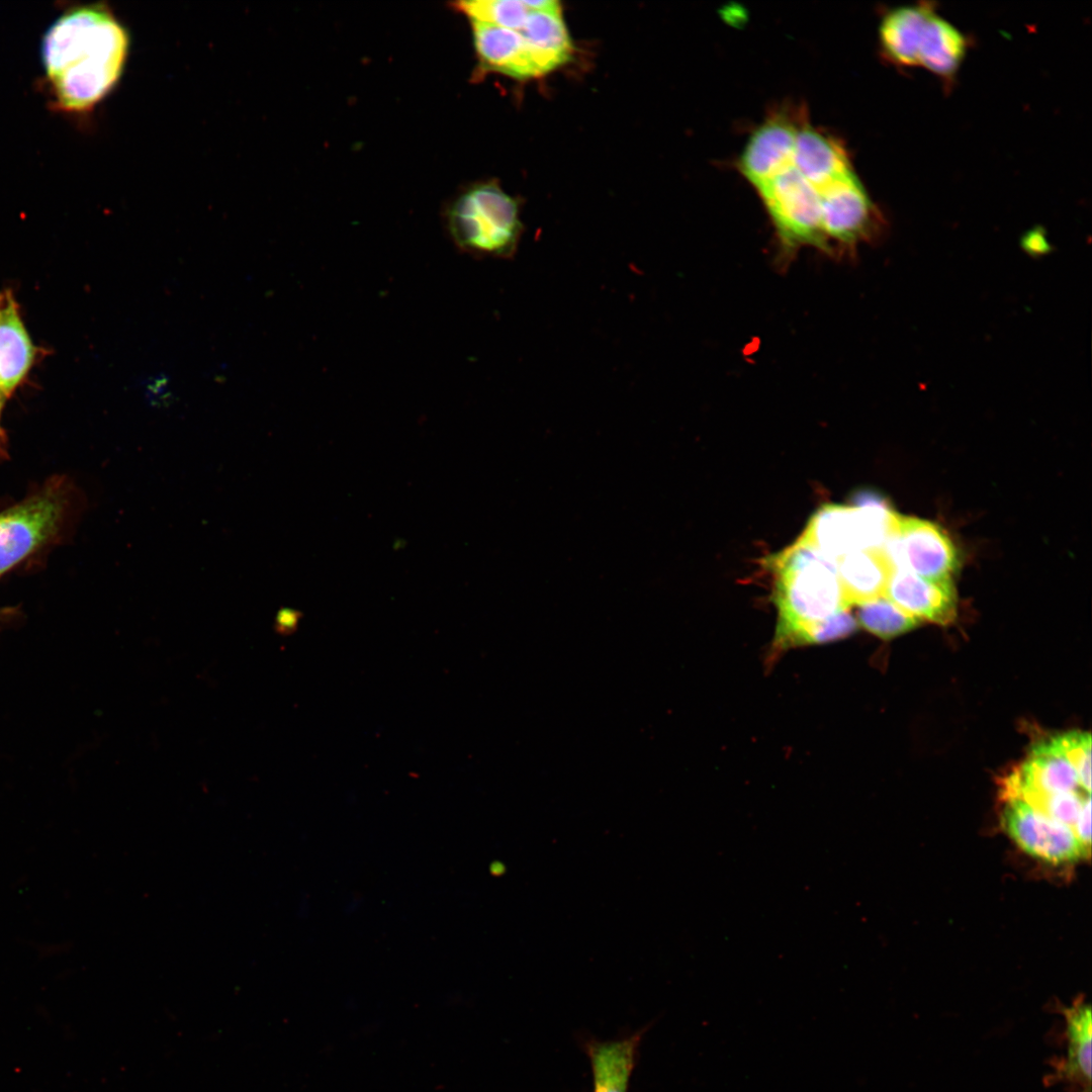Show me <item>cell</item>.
<instances>
[{
    "mask_svg": "<svg viewBox=\"0 0 1092 1092\" xmlns=\"http://www.w3.org/2000/svg\"><path fill=\"white\" fill-rule=\"evenodd\" d=\"M34 347L10 292L0 293V391L9 395L29 371Z\"/></svg>",
    "mask_w": 1092,
    "mask_h": 1092,
    "instance_id": "5bb4252c",
    "label": "cell"
},
{
    "mask_svg": "<svg viewBox=\"0 0 1092 1092\" xmlns=\"http://www.w3.org/2000/svg\"><path fill=\"white\" fill-rule=\"evenodd\" d=\"M1073 830L1080 841L1090 849L1091 844V800L1087 795L1082 804L1080 813L1073 826Z\"/></svg>",
    "mask_w": 1092,
    "mask_h": 1092,
    "instance_id": "4316f807",
    "label": "cell"
},
{
    "mask_svg": "<svg viewBox=\"0 0 1092 1092\" xmlns=\"http://www.w3.org/2000/svg\"><path fill=\"white\" fill-rule=\"evenodd\" d=\"M821 229L829 254L856 252L882 230V216L853 171L819 190Z\"/></svg>",
    "mask_w": 1092,
    "mask_h": 1092,
    "instance_id": "8992f818",
    "label": "cell"
},
{
    "mask_svg": "<svg viewBox=\"0 0 1092 1092\" xmlns=\"http://www.w3.org/2000/svg\"><path fill=\"white\" fill-rule=\"evenodd\" d=\"M1067 1057L1054 1075L1070 1085L1069 1092H1091L1092 1019L1089 1004L1077 1003L1065 1012Z\"/></svg>",
    "mask_w": 1092,
    "mask_h": 1092,
    "instance_id": "e0dca14e",
    "label": "cell"
},
{
    "mask_svg": "<svg viewBox=\"0 0 1092 1092\" xmlns=\"http://www.w3.org/2000/svg\"><path fill=\"white\" fill-rule=\"evenodd\" d=\"M1018 783L1055 794L1077 791V775L1052 739L1036 743L1025 761L1012 774Z\"/></svg>",
    "mask_w": 1092,
    "mask_h": 1092,
    "instance_id": "44dd1931",
    "label": "cell"
},
{
    "mask_svg": "<svg viewBox=\"0 0 1092 1092\" xmlns=\"http://www.w3.org/2000/svg\"><path fill=\"white\" fill-rule=\"evenodd\" d=\"M1001 820L1009 837L1030 856L1053 864L1075 862L1090 854L1073 828L1042 814L1021 799H1005Z\"/></svg>",
    "mask_w": 1092,
    "mask_h": 1092,
    "instance_id": "9c48e42d",
    "label": "cell"
},
{
    "mask_svg": "<svg viewBox=\"0 0 1092 1092\" xmlns=\"http://www.w3.org/2000/svg\"><path fill=\"white\" fill-rule=\"evenodd\" d=\"M1052 741L1074 768L1079 786L1091 792V736L1088 732L1069 731L1051 737Z\"/></svg>",
    "mask_w": 1092,
    "mask_h": 1092,
    "instance_id": "cb8c5ba5",
    "label": "cell"
},
{
    "mask_svg": "<svg viewBox=\"0 0 1092 1092\" xmlns=\"http://www.w3.org/2000/svg\"><path fill=\"white\" fill-rule=\"evenodd\" d=\"M642 1032L643 1030L618 1040L586 1043L585 1052L592 1066L594 1092L628 1091Z\"/></svg>",
    "mask_w": 1092,
    "mask_h": 1092,
    "instance_id": "ac0fdd59",
    "label": "cell"
},
{
    "mask_svg": "<svg viewBox=\"0 0 1092 1092\" xmlns=\"http://www.w3.org/2000/svg\"><path fill=\"white\" fill-rule=\"evenodd\" d=\"M857 628V621L844 610L812 627L802 638L801 644H815L844 638Z\"/></svg>",
    "mask_w": 1092,
    "mask_h": 1092,
    "instance_id": "d4e9b609",
    "label": "cell"
},
{
    "mask_svg": "<svg viewBox=\"0 0 1092 1092\" xmlns=\"http://www.w3.org/2000/svg\"><path fill=\"white\" fill-rule=\"evenodd\" d=\"M756 190L774 225L784 263L803 248L829 254L821 229L819 190L792 163Z\"/></svg>",
    "mask_w": 1092,
    "mask_h": 1092,
    "instance_id": "5b68a950",
    "label": "cell"
},
{
    "mask_svg": "<svg viewBox=\"0 0 1092 1092\" xmlns=\"http://www.w3.org/2000/svg\"><path fill=\"white\" fill-rule=\"evenodd\" d=\"M791 163L818 190L852 171L840 143L806 118L798 127Z\"/></svg>",
    "mask_w": 1092,
    "mask_h": 1092,
    "instance_id": "4fadbf2b",
    "label": "cell"
},
{
    "mask_svg": "<svg viewBox=\"0 0 1092 1092\" xmlns=\"http://www.w3.org/2000/svg\"><path fill=\"white\" fill-rule=\"evenodd\" d=\"M453 6L468 16L470 21L513 30H520L531 12L525 0L459 1Z\"/></svg>",
    "mask_w": 1092,
    "mask_h": 1092,
    "instance_id": "603a6c76",
    "label": "cell"
},
{
    "mask_svg": "<svg viewBox=\"0 0 1092 1092\" xmlns=\"http://www.w3.org/2000/svg\"><path fill=\"white\" fill-rule=\"evenodd\" d=\"M801 111L770 113L752 132L739 158L738 168L755 189L791 164Z\"/></svg>",
    "mask_w": 1092,
    "mask_h": 1092,
    "instance_id": "30bf717a",
    "label": "cell"
},
{
    "mask_svg": "<svg viewBox=\"0 0 1092 1092\" xmlns=\"http://www.w3.org/2000/svg\"><path fill=\"white\" fill-rule=\"evenodd\" d=\"M860 625L871 633L889 639L915 628L920 620L907 614L886 597L858 605Z\"/></svg>",
    "mask_w": 1092,
    "mask_h": 1092,
    "instance_id": "7402d4cb",
    "label": "cell"
},
{
    "mask_svg": "<svg viewBox=\"0 0 1092 1092\" xmlns=\"http://www.w3.org/2000/svg\"><path fill=\"white\" fill-rule=\"evenodd\" d=\"M930 4L891 9L882 18L879 35L888 59L900 66H917L918 50L926 21L933 11Z\"/></svg>",
    "mask_w": 1092,
    "mask_h": 1092,
    "instance_id": "2e32d148",
    "label": "cell"
},
{
    "mask_svg": "<svg viewBox=\"0 0 1092 1092\" xmlns=\"http://www.w3.org/2000/svg\"><path fill=\"white\" fill-rule=\"evenodd\" d=\"M129 35L103 3L73 7L49 28L41 44L46 74L57 105L87 111L119 80Z\"/></svg>",
    "mask_w": 1092,
    "mask_h": 1092,
    "instance_id": "6da1fadb",
    "label": "cell"
},
{
    "mask_svg": "<svg viewBox=\"0 0 1092 1092\" xmlns=\"http://www.w3.org/2000/svg\"><path fill=\"white\" fill-rule=\"evenodd\" d=\"M778 647L800 645L815 625L848 610L836 560L797 540L771 558Z\"/></svg>",
    "mask_w": 1092,
    "mask_h": 1092,
    "instance_id": "7a4b0ae2",
    "label": "cell"
},
{
    "mask_svg": "<svg viewBox=\"0 0 1092 1092\" xmlns=\"http://www.w3.org/2000/svg\"><path fill=\"white\" fill-rule=\"evenodd\" d=\"M65 504L62 487L53 484L0 513V576L56 533Z\"/></svg>",
    "mask_w": 1092,
    "mask_h": 1092,
    "instance_id": "52a82bcc",
    "label": "cell"
},
{
    "mask_svg": "<svg viewBox=\"0 0 1092 1092\" xmlns=\"http://www.w3.org/2000/svg\"><path fill=\"white\" fill-rule=\"evenodd\" d=\"M478 65L484 72L525 80L545 75L536 55L518 30L470 21Z\"/></svg>",
    "mask_w": 1092,
    "mask_h": 1092,
    "instance_id": "7c38bea8",
    "label": "cell"
},
{
    "mask_svg": "<svg viewBox=\"0 0 1092 1092\" xmlns=\"http://www.w3.org/2000/svg\"><path fill=\"white\" fill-rule=\"evenodd\" d=\"M883 550L894 569L922 577H950L959 566L956 547L936 524L897 514L895 527Z\"/></svg>",
    "mask_w": 1092,
    "mask_h": 1092,
    "instance_id": "ba28073f",
    "label": "cell"
},
{
    "mask_svg": "<svg viewBox=\"0 0 1092 1092\" xmlns=\"http://www.w3.org/2000/svg\"><path fill=\"white\" fill-rule=\"evenodd\" d=\"M4 397H5V395L0 391V416H1V410H2V405H3ZM2 439H3V436H2V430H1V427H0V445H1Z\"/></svg>",
    "mask_w": 1092,
    "mask_h": 1092,
    "instance_id": "83f0119b",
    "label": "cell"
},
{
    "mask_svg": "<svg viewBox=\"0 0 1092 1092\" xmlns=\"http://www.w3.org/2000/svg\"><path fill=\"white\" fill-rule=\"evenodd\" d=\"M853 503L823 505L798 539L835 560L852 551L883 548L898 513L872 491L855 494Z\"/></svg>",
    "mask_w": 1092,
    "mask_h": 1092,
    "instance_id": "277c9868",
    "label": "cell"
},
{
    "mask_svg": "<svg viewBox=\"0 0 1092 1092\" xmlns=\"http://www.w3.org/2000/svg\"><path fill=\"white\" fill-rule=\"evenodd\" d=\"M1024 252L1032 257H1039L1051 252L1052 246L1041 228L1028 231L1020 241Z\"/></svg>",
    "mask_w": 1092,
    "mask_h": 1092,
    "instance_id": "484cf974",
    "label": "cell"
},
{
    "mask_svg": "<svg viewBox=\"0 0 1092 1092\" xmlns=\"http://www.w3.org/2000/svg\"><path fill=\"white\" fill-rule=\"evenodd\" d=\"M884 597L919 620L947 625L957 615V595L950 577L927 578L894 569Z\"/></svg>",
    "mask_w": 1092,
    "mask_h": 1092,
    "instance_id": "8fae6325",
    "label": "cell"
},
{
    "mask_svg": "<svg viewBox=\"0 0 1092 1092\" xmlns=\"http://www.w3.org/2000/svg\"><path fill=\"white\" fill-rule=\"evenodd\" d=\"M967 49L968 40L963 32L933 10L921 35L917 66L950 80L963 63Z\"/></svg>",
    "mask_w": 1092,
    "mask_h": 1092,
    "instance_id": "d6986e66",
    "label": "cell"
},
{
    "mask_svg": "<svg viewBox=\"0 0 1092 1092\" xmlns=\"http://www.w3.org/2000/svg\"><path fill=\"white\" fill-rule=\"evenodd\" d=\"M836 563L849 607L883 597L894 570L883 548L852 551Z\"/></svg>",
    "mask_w": 1092,
    "mask_h": 1092,
    "instance_id": "9a60e30c",
    "label": "cell"
},
{
    "mask_svg": "<svg viewBox=\"0 0 1092 1092\" xmlns=\"http://www.w3.org/2000/svg\"><path fill=\"white\" fill-rule=\"evenodd\" d=\"M453 245L474 258L512 259L524 231L518 200L493 181L467 187L444 210Z\"/></svg>",
    "mask_w": 1092,
    "mask_h": 1092,
    "instance_id": "3957f363",
    "label": "cell"
},
{
    "mask_svg": "<svg viewBox=\"0 0 1092 1092\" xmlns=\"http://www.w3.org/2000/svg\"><path fill=\"white\" fill-rule=\"evenodd\" d=\"M518 31L546 74L568 63L573 55V44L561 9L531 11Z\"/></svg>",
    "mask_w": 1092,
    "mask_h": 1092,
    "instance_id": "ffe728a7",
    "label": "cell"
}]
</instances>
